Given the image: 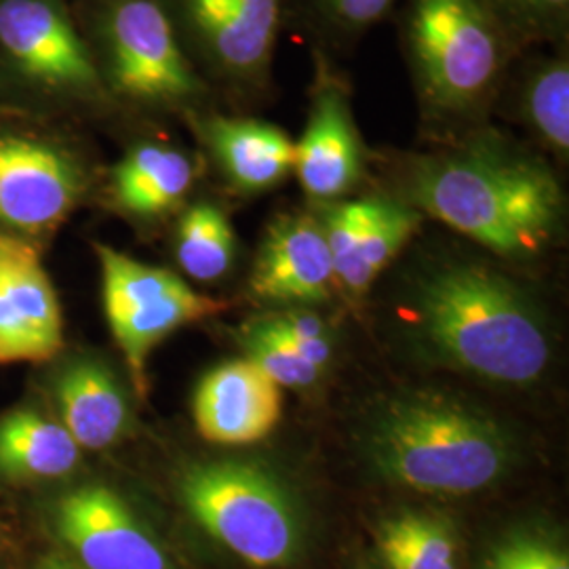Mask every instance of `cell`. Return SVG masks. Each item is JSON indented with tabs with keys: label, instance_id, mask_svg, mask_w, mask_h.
<instances>
[{
	"label": "cell",
	"instance_id": "cell-1",
	"mask_svg": "<svg viewBox=\"0 0 569 569\" xmlns=\"http://www.w3.org/2000/svg\"><path fill=\"white\" fill-rule=\"evenodd\" d=\"M401 164V199L491 253L528 262L561 234L566 197L549 163L491 122Z\"/></svg>",
	"mask_w": 569,
	"mask_h": 569
},
{
	"label": "cell",
	"instance_id": "cell-2",
	"mask_svg": "<svg viewBox=\"0 0 569 569\" xmlns=\"http://www.w3.org/2000/svg\"><path fill=\"white\" fill-rule=\"evenodd\" d=\"M401 42L420 121L448 140L489 122L528 49L493 0H403Z\"/></svg>",
	"mask_w": 569,
	"mask_h": 569
},
{
	"label": "cell",
	"instance_id": "cell-3",
	"mask_svg": "<svg viewBox=\"0 0 569 569\" xmlns=\"http://www.w3.org/2000/svg\"><path fill=\"white\" fill-rule=\"evenodd\" d=\"M418 336L443 363L526 387L550 361V338L523 287L481 262L446 260L416 284Z\"/></svg>",
	"mask_w": 569,
	"mask_h": 569
},
{
	"label": "cell",
	"instance_id": "cell-4",
	"mask_svg": "<svg viewBox=\"0 0 569 569\" xmlns=\"http://www.w3.org/2000/svg\"><path fill=\"white\" fill-rule=\"evenodd\" d=\"M367 460L388 483L437 496H467L507 477L517 451L486 411L441 392H407L369 420Z\"/></svg>",
	"mask_w": 569,
	"mask_h": 569
},
{
	"label": "cell",
	"instance_id": "cell-5",
	"mask_svg": "<svg viewBox=\"0 0 569 569\" xmlns=\"http://www.w3.org/2000/svg\"><path fill=\"white\" fill-rule=\"evenodd\" d=\"M183 507L222 547L256 568L291 566L305 547V510L283 479L260 462L216 460L182 470Z\"/></svg>",
	"mask_w": 569,
	"mask_h": 569
},
{
	"label": "cell",
	"instance_id": "cell-6",
	"mask_svg": "<svg viewBox=\"0 0 569 569\" xmlns=\"http://www.w3.org/2000/svg\"><path fill=\"white\" fill-rule=\"evenodd\" d=\"M106 79L127 102L194 108L209 84L183 49L161 0H110L102 21Z\"/></svg>",
	"mask_w": 569,
	"mask_h": 569
},
{
	"label": "cell",
	"instance_id": "cell-7",
	"mask_svg": "<svg viewBox=\"0 0 569 569\" xmlns=\"http://www.w3.org/2000/svg\"><path fill=\"white\" fill-rule=\"evenodd\" d=\"M204 68L237 100L256 106L272 87L287 0H176Z\"/></svg>",
	"mask_w": 569,
	"mask_h": 569
},
{
	"label": "cell",
	"instance_id": "cell-8",
	"mask_svg": "<svg viewBox=\"0 0 569 569\" xmlns=\"http://www.w3.org/2000/svg\"><path fill=\"white\" fill-rule=\"evenodd\" d=\"M293 146V173L315 203L340 201L366 178L367 148L350 87L326 53L317 56L305 131Z\"/></svg>",
	"mask_w": 569,
	"mask_h": 569
},
{
	"label": "cell",
	"instance_id": "cell-9",
	"mask_svg": "<svg viewBox=\"0 0 569 569\" xmlns=\"http://www.w3.org/2000/svg\"><path fill=\"white\" fill-rule=\"evenodd\" d=\"M53 526L82 569H178L161 540L103 483L63 493L53 507Z\"/></svg>",
	"mask_w": 569,
	"mask_h": 569
},
{
	"label": "cell",
	"instance_id": "cell-10",
	"mask_svg": "<svg viewBox=\"0 0 569 569\" xmlns=\"http://www.w3.org/2000/svg\"><path fill=\"white\" fill-rule=\"evenodd\" d=\"M333 260L336 283L366 293L416 237L425 216L401 197H363L323 203L317 211Z\"/></svg>",
	"mask_w": 569,
	"mask_h": 569
},
{
	"label": "cell",
	"instance_id": "cell-11",
	"mask_svg": "<svg viewBox=\"0 0 569 569\" xmlns=\"http://www.w3.org/2000/svg\"><path fill=\"white\" fill-rule=\"evenodd\" d=\"M0 44L32 81L81 96L102 89L89 47L49 0H2Z\"/></svg>",
	"mask_w": 569,
	"mask_h": 569
},
{
	"label": "cell",
	"instance_id": "cell-12",
	"mask_svg": "<svg viewBox=\"0 0 569 569\" xmlns=\"http://www.w3.org/2000/svg\"><path fill=\"white\" fill-rule=\"evenodd\" d=\"M61 345L60 302L39 251L0 234V366L49 361Z\"/></svg>",
	"mask_w": 569,
	"mask_h": 569
},
{
	"label": "cell",
	"instance_id": "cell-13",
	"mask_svg": "<svg viewBox=\"0 0 569 569\" xmlns=\"http://www.w3.org/2000/svg\"><path fill=\"white\" fill-rule=\"evenodd\" d=\"M79 163L58 146L0 138V222L23 232L51 230L81 197Z\"/></svg>",
	"mask_w": 569,
	"mask_h": 569
},
{
	"label": "cell",
	"instance_id": "cell-14",
	"mask_svg": "<svg viewBox=\"0 0 569 569\" xmlns=\"http://www.w3.org/2000/svg\"><path fill=\"white\" fill-rule=\"evenodd\" d=\"M336 283L317 213H283L266 228L249 289L268 302H321Z\"/></svg>",
	"mask_w": 569,
	"mask_h": 569
},
{
	"label": "cell",
	"instance_id": "cell-15",
	"mask_svg": "<svg viewBox=\"0 0 569 569\" xmlns=\"http://www.w3.org/2000/svg\"><path fill=\"white\" fill-rule=\"evenodd\" d=\"M281 418V387L251 361L211 369L194 395V420L207 441L247 446L266 439Z\"/></svg>",
	"mask_w": 569,
	"mask_h": 569
},
{
	"label": "cell",
	"instance_id": "cell-16",
	"mask_svg": "<svg viewBox=\"0 0 569 569\" xmlns=\"http://www.w3.org/2000/svg\"><path fill=\"white\" fill-rule=\"evenodd\" d=\"M190 117H194L197 131L213 163L239 192H266L293 171L296 146L281 127L224 112Z\"/></svg>",
	"mask_w": 569,
	"mask_h": 569
},
{
	"label": "cell",
	"instance_id": "cell-17",
	"mask_svg": "<svg viewBox=\"0 0 569 569\" xmlns=\"http://www.w3.org/2000/svg\"><path fill=\"white\" fill-rule=\"evenodd\" d=\"M510 103V117L555 157L569 152L568 47L552 44L550 51H533L515 61L498 106ZM496 106V108H498Z\"/></svg>",
	"mask_w": 569,
	"mask_h": 569
},
{
	"label": "cell",
	"instance_id": "cell-18",
	"mask_svg": "<svg viewBox=\"0 0 569 569\" xmlns=\"http://www.w3.org/2000/svg\"><path fill=\"white\" fill-rule=\"evenodd\" d=\"M61 427L79 448L106 449L131 427V409L112 369L96 359H79L56 382Z\"/></svg>",
	"mask_w": 569,
	"mask_h": 569
},
{
	"label": "cell",
	"instance_id": "cell-19",
	"mask_svg": "<svg viewBox=\"0 0 569 569\" xmlns=\"http://www.w3.org/2000/svg\"><path fill=\"white\" fill-rule=\"evenodd\" d=\"M197 167L180 148L142 142L133 146L112 173L114 201L138 218H157L183 201Z\"/></svg>",
	"mask_w": 569,
	"mask_h": 569
},
{
	"label": "cell",
	"instance_id": "cell-20",
	"mask_svg": "<svg viewBox=\"0 0 569 569\" xmlns=\"http://www.w3.org/2000/svg\"><path fill=\"white\" fill-rule=\"evenodd\" d=\"M79 446L66 428L21 409L0 418V475L9 479H58L79 465Z\"/></svg>",
	"mask_w": 569,
	"mask_h": 569
},
{
	"label": "cell",
	"instance_id": "cell-21",
	"mask_svg": "<svg viewBox=\"0 0 569 569\" xmlns=\"http://www.w3.org/2000/svg\"><path fill=\"white\" fill-rule=\"evenodd\" d=\"M222 308L224 302L197 293L194 289L183 283L176 291L142 302L127 310L121 317L108 321L117 338V345L121 346L124 352L136 387L140 390L143 388L146 359L154 346L178 327L201 321L204 317L220 312Z\"/></svg>",
	"mask_w": 569,
	"mask_h": 569
},
{
	"label": "cell",
	"instance_id": "cell-22",
	"mask_svg": "<svg viewBox=\"0 0 569 569\" xmlns=\"http://www.w3.org/2000/svg\"><path fill=\"white\" fill-rule=\"evenodd\" d=\"M376 545L387 569H458V536L446 517L401 510L378 528Z\"/></svg>",
	"mask_w": 569,
	"mask_h": 569
},
{
	"label": "cell",
	"instance_id": "cell-23",
	"mask_svg": "<svg viewBox=\"0 0 569 569\" xmlns=\"http://www.w3.org/2000/svg\"><path fill=\"white\" fill-rule=\"evenodd\" d=\"M176 256L183 272L211 283L228 274L237 256V237L224 209L211 201L188 207L176 234Z\"/></svg>",
	"mask_w": 569,
	"mask_h": 569
},
{
	"label": "cell",
	"instance_id": "cell-24",
	"mask_svg": "<svg viewBox=\"0 0 569 569\" xmlns=\"http://www.w3.org/2000/svg\"><path fill=\"white\" fill-rule=\"evenodd\" d=\"M308 28L333 47L357 42L387 20L401 0H293Z\"/></svg>",
	"mask_w": 569,
	"mask_h": 569
},
{
	"label": "cell",
	"instance_id": "cell-25",
	"mask_svg": "<svg viewBox=\"0 0 569 569\" xmlns=\"http://www.w3.org/2000/svg\"><path fill=\"white\" fill-rule=\"evenodd\" d=\"M239 342L243 346L247 361L260 367L279 387L310 388L323 378V371L305 361L266 323L264 317L249 321L239 333Z\"/></svg>",
	"mask_w": 569,
	"mask_h": 569
},
{
	"label": "cell",
	"instance_id": "cell-26",
	"mask_svg": "<svg viewBox=\"0 0 569 569\" xmlns=\"http://www.w3.org/2000/svg\"><path fill=\"white\" fill-rule=\"evenodd\" d=\"M483 569H569L568 550L547 531L519 529L491 549Z\"/></svg>",
	"mask_w": 569,
	"mask_h": 569
},
{
	"label": "cell",
	"instance_id": "cell-27",
	"mask_svg": "<svg viewBox=\"0 0 569 569\" xmlns=\"http://www.w3.org/2000/svg\"><path fill=\"white\" fill-rule=\"evenodd\" d=\"M519 37L531 44H559L568 37L569 0H493Z\"/></svg>",
	"mask_w": 569,
	"mask_h": 569
},
{
	"label": "cell",
	"instance_id": "cell-28",
	"mask_svg": "<svg viewBox=\"0 0 569 569\" xmlns=\"http://www.w3.org/2000/svg\"><path fill=\"white\" fill-rule=\"evenodd\" d=\"M266 323L272 327L287 345L291 346L310 366L326 373L333 357L331 338L327 333L323 321L310 312H279L264 317Z\"/></svg>",
	"mask_w": 569,
	"mask_h": 569
},
{
	"label": "cell",
	"instance_id": "cell-29",
	"mask_svg": "<svg viewBox=\"0 0 569 569\" xmlns=\"http://www.w3.org/2000/svg\"><path fill=\"white\" fill-rule=\"evenodd\" d=\"M34 569H82L79 563L61 557L58 552H51V555H44L41 557V561L37 563Z\"/></svg>",
	"mask_w": 569,
	"mask_h": 569
}]
</instances>
